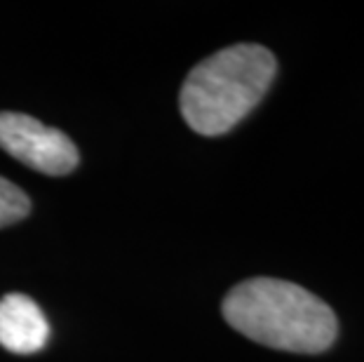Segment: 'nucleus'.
I'll return each instance as SVG.
<instances>
[{
  "label": "nucleus",
  "mask_w": 364,
  "mask_h": 362,
  "mask_svg": "<svg viewBox=\"0 0 364 362\" xmlns=\"http://www.w3.org/2000/svg\"><path fill=\"white\" fill-rule=\"evenodd\" d=\"M230 327L261 346L317 356L331 348L338 320L313 292L277 278H252L235 284L221 304Z\"/></svg>",
  "instance_id": "f257e3e1"
},
{
  "label": "nucleus",
  "mask_w": 364,
  "mask_h": 362,
  "mask_svg": "<svg viewBox=\"0 0 364 362\" xmlns=\"http://www.w3.org/2000/svg\"><path fill=\"white\" fill-rule=\"evenodd\" d=\"M275 73L277 61L263 45L237 43L214 52L183 80L179 109L186 125L203 137L230 132L266 97Z\"/></svg>",
  "instance_id": "f03ea898"
},
{
  "label": "nucleus",
  "mask_w": 364,
  "mask_h": 362,
  "mask_svg": "<svg viewBox=\"0 0 364 362\" xmlns=\"http://www.w3.org/2000/svg\"><path fill=\"white\" fill-rule=\"evenodd\" d=\"M0 149L48 176L71 174L80 160L75 144L61 129L12 111L0 113Z\"/></svg>",
  "instance_id": "7ed1b4c3"
},
{
  "label": "nucleus",
  "mask_w": 364,
  "mask_h": 362,
  "mask_svg": "<svg viewBox=\"0 0 364 362\" xmlns=\"http://www.w3.org/2000/svg\"><path fill=\"white\" fill-rule=\"evenodd\" d=\"M50 325L33 299L12 292L0 299V346L12 353H36L48 344Z\"/></svg>",
  "instance_id": "20e7f679"
},
{
  "label": "nucleus",
  "mask_w": 364,
  "mask_h": 362,
  "mask_svg": "<svg viewBox=\"0 0 364 362\" xmlns=\"http://www.w3.org/2000/svg\"><path fill=\"white\" fill-rule=\"evenodd\" d=\"M31 212V200L19 186L0 176V228L12 226Z\"/></svg>",
  "instance_id": "39448f33"
}]
</instances>
